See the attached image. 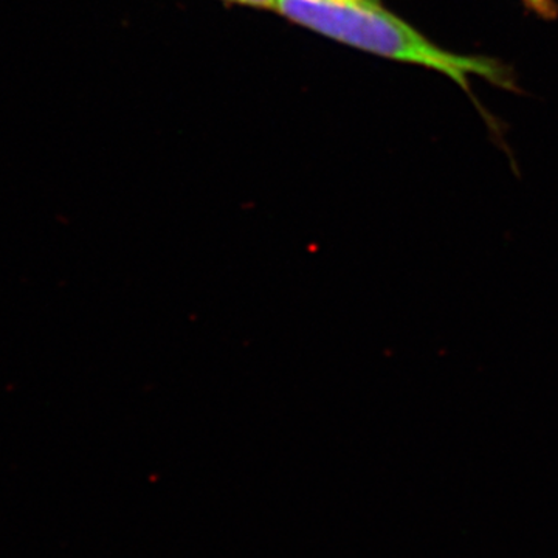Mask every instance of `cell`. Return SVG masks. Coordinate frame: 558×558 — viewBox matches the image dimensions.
<instances>
[{"instance_id":"6da1fadb","label":"cell","mask_w":558,"mask_h":558,"mask_svg":"<svg viewBox=\"0 0 558 558\" xmlns=\"http://www.w3.org/2000/svg\"><path fill=\"white\" fill-rule=\"evenodd\" d=\"M275 11L301 27L355 49L442 73L461 87L494 132H498L497 120L476 100L470 76H478L498 89L521 94L515 72L506 62L486 54H461L442 49L409 22L385 9L384 3L277 0Z\"/></svg>"},{"instance_id":"7a4b0ae2","label":"cell","mask_w":558,"mask_h":558,"mask_svg":"<svg viewBox=\"0 0 558 558\" xmlns=\"http://www.w3.org/2000/svg\"><path fill=\"white\" fill-rule=\"evenodd\" d=\"M529 13L543 21H556L558 17L557 0H520Z\"/></svg>"},{"instance_id":"3957f363","label":"cell","mask_w":558,"mask_h":558,"mask_svg":"<svg viewBox=\"0 0 558 558\" xmlns=\"http://www.w3.org/2000/svg\"><path fill=\"white\" fill-rule=\"evenodd\" d=\"M226 2L238 3V5L255 7V9L275 10L277 0H226Z\"/></svg>"},{"instance_id":"277c9868","label":"cell","mask_w":558,"mask_h":558,"mask_svg":"<svg viewBox=\"0 0 558 558\" xmlns=\"http://www.w3.org/2000/svg\"><path fill=\"white\" fill-rule=\"evenodd\" d=\"M344 2L381 3V0H344Z\"/></svg>"}]
</instances>
